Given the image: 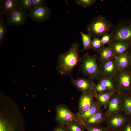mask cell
<instances>
[{
  "instance_id": "ffe728a7",
  "label": "cell",
  "mask_w": 131,
  "mask_h": 131,
  "mask_svg": "<svg viewBox=\"0 0 131 131\" xmlns=\"http://www.w3.org/2000/svg\"><path fill=\"white\" fill-rule=\"evenodd\" d=\"M101 107L98 102L96 100L93 105L84 114L81 115H78L81 123L84 125L86 121L101 109Z\"/></svg>"
},
{
  "instance_id": "1f68e13d",
  "label": "cell",
  "mask_w": 131,
  "mask_h": 131,
  "mask_svg": "<svg viewBox=\"0 0 131 131\" xmlns=\"http://www.w3.org/2000/svg\"><path fill=\"white\" fill-rule=\"evenodd\" d=\"M32 9L40 6L46 4L45 1L43 0H32Z\"/></svg>"
},
{
  "instance_id": "5bb4252c",
  "label": "cell",
  "mask_w": 131,
  "mask_h": 131,
  "mask_svg": "<svg viewBox=\"0 0 131 131\" xmlns=\"http://www.w3.org/2000/svg\"><path fill=\"white\" fill-rule=\"evenodd\" d=\"M19 9H21L18 0H3L0 1V13L7 15Z\"/></svg>"
},
{
  "instance_id": "4316f807",
  "label": "cell",
  "mask_w": 131,
  "mask_h": 131,
  "mask_svg": "<svg viewBox=\"0 0 131 131\" xmlns=\"http://www.w3.org/2000/svg\"><path fill=\"white\" fill-rule=\"evenodd\" d=\"M87 131H111L107 127H104L100 125H84Z\"/></svg>"
},
{
  "instance_id": "836d02e7",
  "label": "cell",
  "mask_w": 131,
  "mask_h": 131,
  "mask_svg": "<svg viewBox=\"0 0 131 131\" xmlns=\"http://www.w3.org/2000/svg\"><path fill=\"white\" fill-rule=\"evenodd\" d=\"M52 131H68L65 126H61L59 125L55 127Z\"/></svg>"
},
{
  "instance_id": "2e32d148",
  "label": "cell",
  "mask_w": 131,
  "mask_h": 131,
  "mask_svg": "<svg viewBox=\"0 0 131 131\" xmlns=\"http://www.w3.org/2000/svg\"><path fill=\"white\" fill-rule=\"evenodd\" d=\"M106 119L105 112L101 109L85 122L84 125H100L105 123Z\"/></svg>"
},
{
  "instance_id": "e0dca14e",
  "label": "cell",
  "mask_w": 131,
  "mask_h": 131,
  "mask_svg": "<svg viewBox=\"0 0 131 131\" xmlns=\"http://www.w3.org/2000/svg\"><path fill=\"white\" fill-rule=\"evenodd\" d=\"M121 113L125 116H131V92L122 95Z\"/></svg>"
},
{
  "instance_id": "3957f363",
  "label": "cell",
  "mask_w": 131,
  "mask_h": 131,
  "mask_svg": "<svg viewBox=\"0 0 131 131\" xmlns=\"http://www.w3.org/2000/svg\"><path fill=\"white\" fill-rule=\"evenodd\" d=\"M113 24L103 15H100L94 18L87 26L85 30L93 38L102 37L112 30Z\"/></svg>"
},
{
  "instance_id": "9a60e30c",
  "label": "cell",
  "mask_w": 131,
  "mask_h": 131,
  "mask_svg": "<svg viewBox=\"0 0 131 131\" xmlns=\"http://www.w3.org/2000/svg\"><path fill=\"white\" fill-rule=\"evenodd\" d=\"M110 46L115 56H117L129 50L130 42L123 41H111L108 44Z\"/></svg>"
},
{
  "instance_id": "4fadbf2b",
  "label": "cell",
  "mask_w": 131,
  "mask_h": 131,
  "mask_svg": "<svg viewBox=\"0 0 131 131\" xmlns=\"http://www.w3.org/2000/svg\"><path fill=\"white\" fill-rule=\"evenodd\" d=\"M71 81L74 87L82 93L94 88V82L88 78H78L74 79L71 76Z\"/></svg>"
},
{
  "instance_id": "7402d4cb",
  "label": "cell",
  "mask_w": 131,
  "mask_h": 131,
  "mask_svg": "<svg viewBox=\"0 0 131 131\" xmlns=\"http://www.w3.org/2000/svg\"><path fill=\"white\" fill-rule=\"evenodd\" d=\"M80 33L82 37L83 48L80 51H83L91 49L92 40L91 35L89 33L85 34L82 32H80Z\"/></svg>"
},
{
  "instance_id": "7a4b0ae2",
  "label": "cell",
  "mask_w": 131,
  "mask_h": 131,
  "mask_svg": "<svg viewBox=\"0 0 131 131\" xmlns=\"http://www.w3.org/2000/svg\"><path fill=\"white\" fill-rule=\"evenodd\" d=\"M98 59L97 55H91L86 53L80 57L81 64L79 65L80 71L83 75L94 82L98 81L100 75Z\"/></svg>"
},
{
  "instance_id": "e575fe53",
  "label": "cell",
  "mask_w": 131,
  "mask_h": 131,
  "mask_svg": "<svg viewBox=\"0 0 131 131\" xmlns=\"http://www.w3.org/2000/svg\"><path fill=\"white\" fill-rule=\"evenodd\" d=\"M130 57V67L131 68V49H130L128 51Z\"/></svg>"
},
{
  "instance_id": "83f0119b",
  "label": "cell",
  "mask_w": 131,
  "mask_h": 131,
  "mask_svg": "<svg viewBox=\"0 0 131 131\" xmlns=\"http://www.w3.org/2000/svg\"><path fill=\"white\" fill-rule=\"evenodd\" d=\"M103 47L100 39L96 37L93 38L91 43L92 49L98 53Z\"/></svg>"
},
{
  "instance_id": "8992f818",
  "label": "cell",
  "mask_w": 131,
  "mask_h": 131,
  "mask_svg": "<svg viewBox=\"0 0 131 131\" xmlns=\"http://www.w3.org/2000/svg\"><path fill=\"white\" fill-rule=\"evenodd\" d=\"M55 111V121L58 125L65 126L69 123L72 121H77L82 124L77 114L73 113L66 105H57Z\"/></svg>"
},
{
  "instance_id": "484cf974",
  "label": "cell",
  "mask_w": 131,
  "mask_h": 131,
  "mask_svg": "<svg viewBox=\"0 0 131 131\" xmlns=\"http://www.w3.org/2000/svg\"><path fill=\"white\" fill-rule=\"evenodd\" d=\"M21 9L26 13L32 9V0H18Z\"/></svg>"
},
{
  "instance_id": "cb8c5ba5",
  "label": "cell",
  "mask_w": 131,
  "mask_h": 131,
  "mask_svg": "<svg viewBox=\"0 0 131 131\" xmlns=\"http://www.w3.org/2000/svg\"><path fill=\"white\" fill-rule=\"evenodd\" d=\"M65 127L68 131H85L84 125L76 121L69 122Z\"/></svg>"
},
{
  "instance_id": "8fae6325",
  "label": "cell",
  "mask_w": 131,
  "mask_h": 131,
  "mask_svg": "<svg viewBox=\"0 0 131 131\" xmlns=\"http://www.w3.org/2000/svg\"><path fill=\"white\" fill-rule=\"evenodd\" d=\"M51 14L50 9L45 4L33 8L28 14V16L34 22H41L49 19Z\"/></svg>"
},
{
  "instance_id": "277c9868",
  "label": "cell",
  "mask_w": 131,
  "mask_h": 131,
  "mask_svg": "<svg viewBox=\"0 0 131 131\" xmlns=\"http://www.w3.org/2000/svg\"><path fill=\"white\" fill-rule=\"evenodd\" d=\"M116 91L122 95L131 92V68L118 70L112 79Z\"/></svg>"
},
{
  "instance_id": "6da1fadb",
  "label": "cell",
  "mask_w": 131,
  "mask_h": 131,
  "mask_svg": "<svg viewBox=\"0 0 131 131\" xmlns=\"http://www.w3.org/2000/svg\"><path fill=\"white\" fill-rule=\"evenodd\" d=\"M79 46V44L74 43L67 51L58 55L56 68L60 75L71 74L73 68L80 62Z\"/></svg>"
},
{
  "instance_id": "5b68a950",
  "label": "cell",
  "mask_w": 131,
  "mask_h": 131,
  "mask_svg": "<svg viewBox=\"0 0 131 131\" xmlns=\"http://www.w3.org/2000/svg\"><path fill=\"white\" fill-rule=\"evenodd\" d=\"M111 33V41L130 42L131 40V19H123L114 26Z\"/></svg>"
},
{
  "instance_id": "603a6c76",
  "label": "cell",
  "mask_w": 131,
  "mask_h": 131,
  "mask_svg": "<svg viewBox=\"0 0 131 131\" xmlns=\"http://www.w3.org/2000/svg\"><path fill=\"white\" fill-rule=\"evenodd\" d=\"M98 81L106 86L107 88L108 91L114 93L116 92L111 79L100 75Z\"/></svg>"
},
{
  "instance_id": "4dcf8cb0",
  "label": "cell",
  "mask_w": 131,
  "mask_h": 131,
  "mask_svg": "<svg viewBox=\"0 0 131 131\" xmlns=\"http://www.w3.org/2000/svg\"><path fill=\"white\" fill-rule=\"evenodd\" d=\"M112 37L110 33H107L103 35L101 39L102 45L103 47L106 44L109 43L111 41Z\"/></svg>"
},
{
  "instance_id": "d590c367",
  "label": "cell",
  "mask_w": 131,
  "mask_h": 131,
  "mask_svg": "<svg viewBox=\"0 0 131 131\" xmlns=\"http://www.w3.org/2000/svg\"><path fill=\"white\" fill-rule=\"evenodd\" d=\"M130 49H131V40L130 41Z\"/></svg>"
},
{
  "instance_id": "52a82bcc",
  "label": "cell",
  "mask_w": 131,
  "mask_h": 131,
  "mask_svg": "<svg viewBox=\"0 0 131 131\" xmlns=\"http://www.w3.org/2000/svg\"><path fill=\"white\" fill-rule=\"evenodd\" d=\"M131 117L125 116L121 113L112 114L106 117V127L111 131H120Z\"/></svg>"
},
{
  "instance_id": "7c38bea8",
  "label": "cell",
  "mask_w": 131,
  "mask_h": 131,
  "mask_svg": "<svg viewBox=\"0 0 131 131\" xmlns=\"http://www.w3.org/2000/svg\"><path fill=\"white\" fill-rule=\"evenodd\" d=\"M122 96L117 92L112 95L105 112L106 117L113 114L121 113Z\"/></svg>"
},
{
  "instance_id": "44dd1931",
  "label": "cell",
  "mask_w": 131,
  "mask_h": 131,
  "mask_svg": "<svg viewBox=\"0 0 131 131\" xmlns=\"http://www.w3.org/2000/svg\"><path fill=\"white\" fill-rule=\"evenodd\" d=\"M98 64L100 62L104 61L114 57L115 56L109 45L107 47H104L97 53Z\"/></svg>"
},
{
  "instance_id": "ac0fdd59",
  "label": "cell",
  "mask_w": 131,
  "mask_h": 131,
  "mask_svg": "<svg viewBox=\"0 0 131 131\" xmlns=\"http://www.w3.org/2000/svg\"><path fill=\"white\" fill-rule=\"evenodd\" d=\"M115 57L117 61L118 70L130 67V57L128 51Z\"/></svg>"
},
{
  "instance_id": "ba28073f",
  "label": "cell",
  "mask_w": 131,
  "mask_h": 131,
  "mask_svg": "<svg viewBox=\"0 0 131 131\" xmlns=\"http://www.w3.org/2000/svg\"><path fill=\"white\" fill-rule=\"evenodd\" d=\"M96 93L94 88L82 93L79 101L78 115L83 114L93 105Z\"/></svg>"
},
{
  "instance_id": "9c48e42d",
  "label": "cell",
  "mask_w": 131,
  "mask_h": 131,
  "mask_svg": "<svg viewBox=\"0 0 131 131\" xmlns=\"http://www.w3.org/2000/svg\"><path fill=\"white\" fill-rule=\"evenodd\" d=\"M98 64L100 75L112 79L118 70L117 61L115 56Z\"/></svg>"
},
{
  "instance_id": "f1b7e54d",
  "label": "cell",
  "mask_w": 131,
  "mask_h": 131,
  "mask_svg": "<svg viewBox=\"0 0 131 131\" xmlns=\"http://www.w3.org/2000/svg\"><path fill=\"white\" fill-rule=\"evenodd\" d=\"M96 1L95 0H76V4L85 8L91 6Z\"/></svg>"
},
{
  "instance_id": "30bf717a",
  "label": "cell",
  "mask_w": 131,
  "mask_h": 131,
  "mask_svg": "<svg viewBox=\"0 0 131 131\" xmlns=\"http://www.w3.org/2000/svg\"><path fill=\"white\" fill-rule=\"evenodd\" d=\"M28 16V14L19 9L6 15V21L9 25L20 26L26 24Z\"/></svg>"
},
{
  "instance_id": "d6986e66",
  "label": "cell",
  "mask_w": 131,
  "mask_h": 131,
  "mask_svg": "<svg viewBox=\"0 0 131 131\" xmlns=\"http://www.w3.org/2000/svg\"><path fill=\"white\" fill-rule=\"evenodd\" d=\"M114 93L108 91L99 93H96L94 98L102 106L107 108L110 100Z\"/></svg>"
},
{
  "instance_id": "d4e9b609",
  "label": "cell",
  "mask_w": 131,
  "mask_h": 131,
  "mask_svg": "<svg viewBox=\"0 0 131 131\" xmlns=\"http://www.w3.org/2000/svg\"><path fill=\"white\" fill-rule=\"evenodd\" d=\"M0 43L1 44L4 41L7 27L3 19V15L0 13Z\"/></svg>"
},
{
  "instance_id": "f546056e",
  "label": "cell",
  "mask_w": 131,
  "mask_h": 131,
  "mask_svg": "<svg viewBox=\"0 0 131 131\" xmlns=\"http://www.w3.org/2000/svg\"><path fill=\"white\" fill-rule=\"evenodd\" d=\"M94 90L96 93H99L108 91L107 88L105 86L98 82L95 85Z\"/></svg>"
},
{
  "instance_id": "d6a6232c",
  "label": "cell",
  "mask_w": 131,
  "mask_h": 131,
  "mask_svg": "<svg viewBox=\"0 0 131 131\" xmlns=\"http://www.w3.org/2000/svg\"><path fill=\"white\" fill-rule=\"evenodd\" d=\"M120 131H131V117Z\"/></svg>"
}]
</instances>
